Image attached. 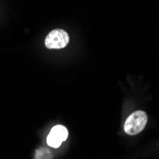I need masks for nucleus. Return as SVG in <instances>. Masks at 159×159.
<instances>
[{"label": "nucleus", "mask_w": 159, "mask_h": 159, "mask_svg": "<svg viewBox=\"0 0 159 159\" xmlns=\"http://www.w3.org/2000/svg\"><path fill=\"white\" fill-rule=\"evenodd\" d=\"M148 121V116L145 111H137L132 113L127 118L124 129L125 133L129 135H135L139 133H141L144 128L146 127Z\"/></svg>", "instance_id": "f257e3e1"}, {"label": "nucleus", "mask_w": 159, "mask_h": 159, "mask_svg": "<svg viewBox=\"0 0 159 159\" xmlns=\"http://www.w3.org/2000/svg\"><path fill=\"white\" fill-rule=\"evenodd\" d=\"M70 41L69 34L64 31L57 29V30L52 31L45 39V45L48 49L56 50L65 48Z\"/></svg>", "instance_id": "f03ea898"}, {"label": "nucleus", "mask_w": 159, "mask_h": 159, "mask_svg": "<svg viewBox=\"0 0 159 159\" xmlns=\"http://www.w3.org/2000/svg\"><path fill=\"white\" fill-rule=\"evenodd\" d=\"M52 136H54L56 139H58L59 141L63 142L67 139L68 137V129L64 127V126H61V125H57V126H54L52 131L50 133Z\"/></svg>", "instance_id": "7ed1b4c3"}, {"label": "nucleus", "mask_w": 159, "mask_h": 159, "mask_svg": "<svg viewBox=\"0 0 159 159\" xmlns=\"http://www.w3.org/2000/svg\"><path fill=\"white\" fill-rule=\"evenodd\" d=\"M52 158H53L52 153L48 149L40 148V149L36 150V152H35L34 159H52Z\"/></svg>", "instance_id": "20e7f679"}, {"label": "nucleus", "mask_w": 159, "mask_h": 159, "mask_svg": "<svg viewBox=\"0 0 159 159\" xmlns=\"http://www.w3.org/2000/svg\"><path fill=\"white\" fill-rule=\"evenodd\" d=\"M61 141H59L58 139H56L54 136H52L51 134L48 135L47 137V144L50 146V147H52V148H58L60 147L61 145Z\"/></svg>", "instance_id": "39448f33"}]
</instances>
